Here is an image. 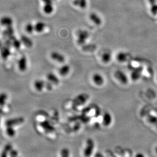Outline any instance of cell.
Segmentation results:
<instances>
[{"label":"cell","instance_id":"cell-1","mask_svg":"<svg viewBox=\"0 0 157 157\" xmlns=\"http://www.w3.org/2000/svg\"><path fill=\"white\" fill-rule=\"evenodd\" d=\"M95 143L93 140L90 138L88 139L84 150V155L85 157H90L92 155L95 149Z\"/></svg>","mask_w":157,"mask_h":157},{"label":"cell","instance_id":"cell-2","mask_svg":"<svg viewBox=\"0 0 157 157\" xmlns=\"http://www.w3.org/2000/svg\"><path fill=\"white\" fill-rule=\"evenodd\" d=\"M77 43L80 45L85 44L87 39L89 37V33L87 31L80 30L78 32Z\"/></svg>","mask_w":157,"mask_h":157},{"label":"cell","instance_id":"cell-3","mask_svg":"<svg viewBox=\"0 0 157 157\" xmlns=\"http://www.w3.org/2000/svg\"><path fill=\"white\" fill-rule=\"evenodd\" d=\"M114 76L121 84L126 85L128 83V79L127 75L122 70H118L114 73Z\"/></svg>","mask_w":157,"mask_h":157},{"label":"cell","instance_id":"cell-4","mask_svg":"<svg viewBox=\"0 0 157 157\" xmlns=\"http://www.w3.org/2000/svg\"><path fill=\"white\" fill-rule=\"evenodd\" d=\"M143 70V68L142 66H139L138 67L133 69L131 72V79L134 81H138V80L140 79Z\"/></svg>","mask_w":157,"mask_h":157},{"label":"cell","instance_id":"cell-5","mask_svg":"<svg viewBox=\"0 0 157 157\" xmlns=\"http://www.w3.org/2000/svg\"><path fill=\"white\" fill-rule=\"evenodd\" d=\"M24 121V118H14L12 119H8L5 123L6 127H13L17 125H19L23 123Z\"/></svg>","mask_w":157,"mask_h":157},{"label":"cell","instance_id":"cell-6","mask_svg":"<svg viewBox=\"0 0 157 157\" xmlns=\"http://www.w3.org/2000/svg\"><path fill=\"white\" fill-rule=\"evenodd\" d=\"M51 57L53 60L60 63H63L65 61V56L58 52H53L51 54Z\"/></svg>","mask_w":157,"mask_h":157},{"label":"cell","instance_id":"cell-7","mask_svg":"<svg viewBox=\"0 0 157 157\" xmlns=\"http://www.w3.org/2000/svg\"><path fill=\"white\" fill-rule=\"evenodd\" d=\"M13 23L12 19L8 16H4L1 17L0 19V24L3 26L6 27L12 26Z\"/></svg>","mask_w":157,"mask_h":157},{"label":"cell","instance_id":"cell-8","mask_svg":"<svg viewBox=\"0 0 157 157\" xmlns=\"http://www.w3.org/2000/svg\"><path fill=\"white\" fill-rule=\"evenodd\" d=\"M92 80L94 83L97 86H102L104 83V79L100 74L96 73L92 77Z\"/></svg>","mask_w":157,"mask_h":157},{"label":"cell","instance_id":"cell-9","mask_svg":"<svg viewBox=\"0 0 157 157\" xmlns=\"http://www.w3.org/2000/svg\"><path fill=\"white\" fill-rule=\"evenodd\" d=\"M18 67L21 72H25L27 68V60L26 57L23 56L21 57L18 61Z\"/></svg>","mask_w":157,"mask_h":157},{"label":"cell","instance_id":"cell-10","mask_svg":"<svg viewBox=\"0 0 157 157\" xmlns=\"http://www.w3.org/2000/svg\"><path fill=\"white\" fill-rule=\"evenodd\" d=\"M89 19L93 23L97 26H100L102 23V20L101 19V18L100 16L97 14V13L94 12L90 13L89 15Z\"/></svg>","mask_w":157,"mask_h":157},{"label":"cell","instance_id":"cell-11","mask_svg":"<svg viewBox=\"0 0 157 157\" xmlns=\"http://www.w3.org/2000/svg\"><path fill=\"white\" fill-rule=\"evenodd\" d=\"M9 48L10 47H7L4 45V46L0 49V54L3 59H7L11 54V52Z\"/></svg>","mask_w":157,"mask_h":157},{"label":"cell","instance_id":"cell-12","mask_svg":"<svg viewBox=\"0 0 157 157\" xmlns=\"http://www.w3.org/2000/svg\"><path fill=\"white\" fill-rule=\"evenodd\" d=\"M112 121V118L109 113L106 112L103 117V123L105 126L107 127L111 125Z\"/></svg>","mask_w":157,"mask_h":157},{"label":"cell","instance_id":"cell-13","mask_svg":"<svg viewBox=\"0 0 157 157\" xmlns=\"http://www.w3.org/2000/svg\"><path fill=\"white\" fill-rule=\"evenodd\" d=\"M70 71V67L69 65H65L59 68V73L61 76H66Z\"/></svg>","mask_w":157,"mask_h":157},{"label":"cell","instance_id":"cell-14","mask_svg":"<svg viewBox=\"0 0 157 157\" xmlns=\"http://www.w3.org/2000/svg\"><path fill=\"white\" fill-rule=\"evenodd\" d=\"M47 80H49V82H51V83L54 84L55 85H57L59 83V79L57 77V76L55 75V74L50 72L47 74Z\"/></svg>","mask_w":157,"mask_h":157},{"label":"cell","instance_id":"cell-15","mask_svg":"<svg viewBox=\"0 0 157 157\" xmlns=\"http://www.w3.org/2000/svg\"><path fill=\"white\" fill-rule=\"evenodd\" d=\"M128 57L129 55L128 54V53H125L123 52H120L118 53L116 58L119 61V62L123 63L127 61V60L128 59Z\"/></svg>","mask_w":157,"mask_h":157},{"label":"cell","instance_id":"cell-16","mask_svg":"<svg viewBox=\"0 0 157 157\" xmlns=\"http://www.w3.org/2000/svg\"><path fill=\"white\" fill-rule=\"evenodd\" d=\"M21 40L22 43H23L27 47H31L33 44L32 40L25 35L21 36Z\"/></svg>","mask_w":157,"mask_h":157},{"label":"cell","instance_id":"cell-17","mask_svg":"<svg viewBox=\"0 0 157 157\" xmlns=\"http://www.w3.org/2000/svg\"><path fill=\"white\" fill-rule=\"evenodd\" d=\"M45 85L46 83L42 80H37L34 82V87L38 91H42V90L44 89V87H45Z\"/></svg>","mask_w":157,"mask_h":157},{"label":"cell","instance_id":"cell-18","mask_svg":"<svg viewBox=\"0 0 157 157\" xmlns=\"http://www.w3.org/2000/svg\"><path fill=\"white\" fill-rule=\"evenodd\" d=\"M46 27V24L42 22H38L34 25V30L38 33L42 32L44 31Z\"/></svg>","mask_w":157,"mask_h":157},{"label":"cell","instance_id":"cell-19","mask_svg":"<svg viewBox=\"0 0 157 157\" xmlns=\"http://www.w3.org/2000/svg\"><path fill=\"white\" fill-rule=\"evenodd\" d=\"M73 4L75 6H79L82 9H84L87 6L86 0H74Z\"/></svg>","mask_w":157,"mask_h":157},{"label":"cell","instance_id":"cell-20","mask_svg":"<svg viewBox=\"0 0 157 157\" xmlns=\"http://www.w3.org/2000/svg\"><path fill=\"white\" fill-rule=\"evenodd\" d=\"M12 148V147L11 144H7L2 151L1 154V157H9V153Z\"/></svg>","mask_w":157,"mask_h":157},{"label":"cell","instance_id":"cell-21","mask_svg":"<svg viewBox=\"0 0 157 157\" xmlns=\"http://www.w3.org/2000/svg\"><path fill=\"white\" fill-rule=\"evenodd\" d=\"M43 10L44 13L49 14H51L54 11V7H53V3H46L43 7Z\"/></svg>","mask_w":157,"mask_h":157},{"label":"cell","instance_id":"cell-22","mask_svg":"<svg viewBox=\"0 0 157 157\" xmlns=\"http://www.w3.org/2000/svg\"><path fill=\"white\" fill-rule=\"evenodd\" d=\"M14 33V31L12 26L8 27L7 28L3 31V35L6 37H9L10 36H12Z\"/></svg>","mask_w":157,"mask_h":157},{"label":"cell","instance_id":"cell-23","mask_svg":"<svg viewBox=\"0 0 157 157\" xmlns=\"http://www.w3.org/2000/svg\"><path fill=\"white\" fill-rule=\"evenodd\" d=\"M102 60L105 63H108L111 60V54L109 52H105L102 55Z\"/></svg>","mask_w":157,"mask_h":157},{"label":"cell","instance_id":"cell-24","mask_svg":"<svg viewBox=\"0 0 157 157\" xmlns=\"http://www.w3.org/2000/svg\"><path fill=\"white\" fill-rule=\"evenodd\" d=\"M6 134L10 137H13L15 135V130L14 129V127H6Z\"/></svg>","mask_w":157,"mask_h":157},{"label":"cell","instance_id":"cell-25","mask_svg":"<svg viewBox=\"0 0 157 157\" xmlns=\"http://www.w3.org/2000/svg\"><path fill=\"white\" fill-rule=\"evenodd\" d=\"M148 120L150 123L154 125L157 129V117L155 116L149 115L148 116Z\"/></svg>","mask_w":157,"mask_h":157},{"label":"cell","instance_id":"cell-26","mask_svg":"<svg viewBox=\"0 0 157 157\" xmlns=\"http://www.w3.org/2000/svg\"><path fill=\"white\" fill-rule=\"evenodd\" d=\"M7 99V95L5 93L0 94V106H4Z\"/></svg>","mask_w":157,"mask_h":157},{"label":"cell","instance_id":"cell-27","mask_svg":"<svg viewBox=\"0 0 157 157\" xmlns=\"http://www.w3.org/2000/svg\"><path fill=\"white\" fill-rule=\"evenodd\" d=\"M61 157H70V151L67 148H63L60 152Z\"/></svg>","mask_w":157,"mask_h":157},{"label":"cell","instance_id":"cell-28","mask_svg":"<svg viewBox=\"0 0 157 157\" xmlns=\"http://www.w3.org/2000/svg\"><path fill=\"white\" fill-rule=\"evenodd\" d=\"M12 46L16 49H19V48L21 47V44H22L21 40H19L15 38L12 41Z\"/></svg>","mask_w":157,"mask_h":157},{"label":"cell","instance_id":"cell-29","mask_svg":"<svg viewBox=\"0 0 157 157\" xmlns=\"http://www.w3.org/2000/svg\"><path fill=\"white\" fill-rule=\"evenodd\" d=\"M25 30L29 34H31L34 31V26L31 23H29L28 24H27L25 27Z\"/></svg>","mask_w":157,"mask_h":157},{"label":"cell","instance_id":"cell-30","mask_svg":"<svg viewBox=\"0 0 157 157\" xmlns=\"http://www.w3.org/2000/svg\"><path fill=\"white\" fill-rule=\"evenodd\" d=\"M151 11L152 14L155 15L157 14V5L153 4L151 8Z\"/></svg>","mask_w":157,"mask_h":157},{"label":"cell","instance_id":"cell-31","mask_svg":"<svg viewBox=\"0 0 157 157\" xmlns=\"http://www.w3.org/2000/svg\"><path fill=\"white\" fill-rule=\"evenodd\" d=\"M4 46L9 47L12 46V42L11 40H10L9 39H8L7 40H6L5 42H4Z\"/></svg>","mask_w":157,"mask_h":157},{"label":"cell","instance_id":"cell-32","mask_svg":"<svg viewBox=\"0 0 157 157\" xmlns=\"http://www.w3.org/2000/svg\"><path fill=\"white\" fill-rule=\"evenodd\" d=\"M51 84L52 83H51V82H49V83H47V84H46L45 86L47 88V89H49V90H51V89L52 88V86Z\"/></svg>","mask_w":157,"mask_h":157},{"label":"cell","instance_id":"cell-33","mask_svg":"<svg viewBox=\"0 0 157 157\" xmlns=\"http://www.w3.org/2000/svg\"><path fill=\"white\" fill-rule=\"evenodd\" d=\"M135 157H145V155L142 153H138Z\"/></svg>","mask_w":157,"mask_h":157},{"label":"cell","instance_id":"cell-34","mask_svg":"<svg viewBox=\"0 0 157 157\" xmlns=\"http://www.w3.org/2000/svg\"><path fill=\"white\" fill-rule=\"evenodd\" d=\"M42 1L44 3V4H46V3H53L52 0H42Z\"/></svg>","mask_w":157,"mask_h":157},{"label":"cell","instance_id":"cell-35","mask_svg":"<svg viewBox=\"0 0 157 157\" xmlns=\"http://www.w3.org/2000/svg\"><path fill=\"white\" fill-rule=\"evenodd\" d=\"M3 46H4V45L2 44V42H0V49H1Z\"/></svg>","mask_w":157,"mask_h":157},{"label":"cell","instance_id":"cell-36","mask_svg":"<svg viewBox=\"0 0 157 157\" xmlns=\"http://www.w3.org/2000/svg\"><path fill=\"white\" fill-rule=\"evenodd\" d=\"M155 151H156V153H157V147H156V148Z\"/></svg>","mask_w":157,"mask_h":157},{"label":"cell","instance_id":"cell-37","mask_svg":"<svg viewBox=\"0 0 157 157\" xmlns=\"http://www.w3.org/2000/svg\"><path fill=\"white\" fill-rule=\"evenodd\" d=\"M19 157V156H17V157Z\"/></svg>","mask_w":157,"mask_h":157},{"label":"cell","instance_id":"cell-38","mask_svg":"<svg viewBox=\"0 0 157 157\" xmlns=\"http://www.w3.org/2000/svg\"></svg>","mask_w":157,"mask_h":157}]
</instances>
